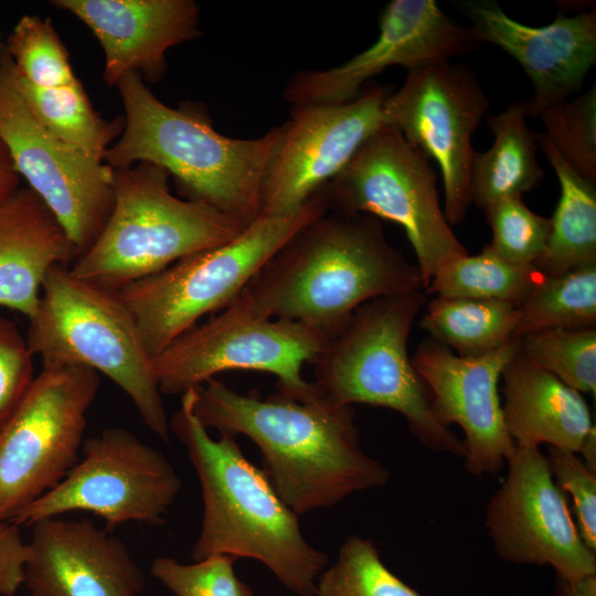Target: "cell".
<instances>
[{"mask_svg": "<svg viewBox=\"0 0 596 596\" xmlns=\"http://www.w3.org/2000/svg\"><path fill=\"white\" fill-rule=\"evenodd\" d=\"M193 411L209 429L249 438L262 471L298 517L386 485L390 471L360 446L352 406L321 395L300 401L279 392L242 394L211 379L193 389Z\"/></svg>", "mask_w": 596, "mask_h": 596, "instance_id": "obj_1", "label": "cell"}, {"mask_svg": "<svg viewBox=\"0 0 596 596\" xmlns=\"http://www.w3.org/2000/svg\"><path fill=\"white\" fill-rule=\"evenodd\" d=\"M422 289L418 266L390 244L379 219L328 211L280 248L234 301L329 340L366 301Z\"/></svg>", "mask_w": 596, "mask_h": 596, "instance_id": "obj_2", "label": "cell"}, {"mask_svg": "<svg viewBox=\"0 0 596 596\" xmlns=\"http://www.w3.org/2000/svg\"><path fill=\"white\" fill-rule=\"evenodd\" d=\"M194 391L181 395L170 430L185 446L200 481L203 520L192 560L230 555L263 563L298 596H315L328 563L308 543L299 517L279 498L262 469L242 453L236 437L210 436L193 411Z\"/></svg>", "mask_w": 596, "mask_h": 596, "instance_id": "obj_3", "label": "cell"}, {"mask_svg": "<svg viewBox=\"0 0 596 596\" xmlns=\"http://www.w3.org/2000/svg\"><path fill=\"white\" fill-rule=\"evenodd\" d=\"M125 109L119 139L104 162L113 169L158 166L172 175L187 199L205 203L245 226L262 215V184L281 136V125L258 138L217 132L200 105L169 107L138 73L116 85Z\"/></svg>", "mask_w": 596, "mask_h": 596, "instance_id": "obj_4", "label": "cell"}, {"mask_svg": "<svg viewBox=\"0 0 596 596\" xmlns=\"http://www.w3.org/2000/svg\"><path fill=\"white\" fill-rule=\"evenodd\" d=\"M425 302V294L415 290L360 306L310 363L313 384L337 405L393 409L429 450L462 458V440L435 417L429 390L407 352L413 323Z\"/></svg>", "mask_w": 596, "mask_h": 596, "instance_id": "obj_5", "label": "cell"}, {"mask_svg": "<svg viewBox=\"0 0 596 596\" xmlns=\"http://www.w3.org/2000/svg\"><path fill=\"white\" fill-rule=\"evenodd\" d=\"M169 173L140 162L114 169L109 216L70 267L77 278L119 291L178 260L237 237L247 226L198 201L174 196Z\"/></svg>", "mask_w": 596, "mask_h": 596, "instance_id": "obj_6", "label": "cell"}, {"mask_svg": "<svg viewBox=\"0 0 596 596\" xmlns=\"http://www.w3.org/2000/svg\"><path fill=\"white\" fill-rule=\"evenodd\" d=\"M29 320L28 345L42 366L78 365L104 374L131 400L143 424L170 440V421L153 374L152 359L118 291L53 267Z\"/></svg>", "mask_w": 596, "mask_h": 596, "instance_id": "obj_7", "label": "cell"}, {"mask_svg": "<svg viewBox=\"0 0 596 596\" xmlns=\"http://www.w3.org/2000/svg\"><path fill=\"white\" fill-rule=\"evenodd\" d=\"M328 212L321 192L286 215H260L237 237L178 260L118 291L153 360L204 315L228 307L299 231Z\"/></svg>", "mask_w": 596, "mask_h": 596, "instance_id": "obj_8", "label": "cell"}, {"mask_svg": "<svg viewBox=\"0 0 596 596\" xmlns=\"http://www.w3.org/2000/svg\"><path fill=\"white\" fill-rule=\"evenodd\" d=\"M320 192L328 211L364 213L403 227L425 289L441 265L468 254L445 217L430 160L392 126L373 132Z\"/></svg>", "mask_w": 596, "mask_h": 596, "instance_id": "obj_9", "label": "cell"}, {"mask_svg": "<svg viewBox=\"0 0 596 596\" xmlns=\"http://www.w3.org/2000/svg\"><path fill=\"white\" fill-rule=\"evenodd\" d=\"M328 339L299 323L258 317L236 301L196 323L152 360L161 394L182 395L225 371H259L276 376L277 391L306 401L319 394L304 379Z\"/></svg>", "mask_w": 596, "mask_h": 596, "instance_id": "obj_10", "label": "cell"}, {"mask_svg": "<svg viewBox=\"0 0 596 596\" xmlns=\"http://www.w3.org/2000/svg\"><path fill=\"white\" fill-rule=\"evenodd\" d=\"M99 383L88 368L42 366L0 430V522H12L78 461Z\"/></svg>", "mask_w": 596, "mask_h": 596, "instance_id": "obj_11", "label": "cell"}, {"mask_svg": "<svg viewBox=\"0 0 596 596\" xmlns=\"http://www.w3.org/2000/svg\"><path fill=\"white\" fill-rule=\"evenodd\" d=\"M83 457L52 490L12 522H35L83 511L110 530L127 522L162 524L182 483L167 457L121 427H109L83 444Z\"/></svg>", "mask_w": 596, "mask_h": 596, "instance_id": "obj_12", "label": "cell"}, {"mask_svg": "<svg viewBox=\"0 0 596 596\" xmlns=\"http://www.w3.org/2000/svg\"><path fill=\"white\" fill-rule=\"evenodd\" d=\"M0 142L65 231L76 257L95 241L114 201V169L52 135L20 94L11 62L0 67Z\"/></svg>", "mask_w": 596, "mask_h": 596, "instance_id": "obj_13", "label": "cell"}, {"mask_svg": "<svg viewBox=\"0 0 596 596\" xmlns=\"http://www.w3.org/2000/svg\"><path fill=\"white\" fill-rule=\"evenodd\" d=\"M489 108L480 81L467 65L443 62L407 73L386 97L383 121L439 168L444 214L461 222L471 203V175L477 151L471 137Z\"/></svg>", "mask_w": 596, "mask_h": 596, "instance_id": "obj_14", "label": "cell"}, {"mask_svg": "<svg viewBox=\"0 0 596 596\" xmlns=\"http://www.w3.org/2000/svg\"><path fill=\"white\" fill-rule=\"evenodd\" d=\"M391 92L372 83L343 104L291 106L264 174L262 215L290 214L328 184L384 125L383 104Z\"/></svg>", "mask_w": 596, "mask_h": 596, "instance_id": "obj_15", "label": "cell"}, {"mask_svg": "<svg viewBox=\"0 0 596 596\" xmlns=\"http://www.w3.org/2000/svg\"><path fill=\"white\" fill-rule=\"evenodd\" d=\"M507 465V477L485 515L499 557L513 564L547 565L563 578L596 574V551L581 538L546 456L539 447L515 445Z\"/></svg>", "mask_w": 596, "mask_h": 596, "instance_id": "obj_16", "label": "cell"}, {"mask_svg": "<svg viewBox=\"0 0 596 596\" xmlns=\"http://www.w3.org/2000/svg\"><path fill=\"white\" fill-rule=\"evenodd\" d=\"M375 42L341 65L295 74L283 91L291 106L343 104L391 66L408 72L449 62L475 51L479 42L450 19L435 0H393L379 17Z\"/></svg>", "mask_w": 596, "mask_h": 596, "instance_id": "obj_17", "label": "cell"}, {"mask_svg": "<svg viewBox=\"0 0 596 596\" xmlns=\"http://www.w3.org/2000/svg\"><path fill=\"white\" fill-rule=\"evenodd\" d=\"M518 349L514 339L488 354L462 358L428 337L411 358L437 421L462 429L464 466L472 476L498 473L515 448L503 422L499 381Z\"/></svg>", "mask_w": 596, "mask_h": 596, "instance_id": "obj_18", "label": "cell"}, {"mask_svg": "<svg viewBox=\"0 0 596 596\" xmlns=\"http://www.w3.org/2000/svg\"><path fill=\"white\" fill-rule=\"evenodd\" d=\"M478 42H488L510 54L531 79L534 94L529 106L563 103L581 89L596 62V13L558 14L543 26L523 24L509 17L493 0L458 3Z\"/></svg>", "mask_w": 596, "mask_h": 596, "instance_id": "obj_19", "label": "cell"}, {"mask_svg": "<svg viewBox=\"0 0 596 596\" xmlns=\"http://www.w3.org/2000/svg\"><path fill=\"white\" fill-rule=\"evenodd\" d=\"M32 525L23 581L30 596H142L143 573L109 530L58 517Z\"/></svg>", "mask_w": 596, "mask_h": 596, "instance_id": "obj_20", "label": "cell"}, {"mask_svg": "<svg viewBox=\"0 0 596 596\" xmlns=\"http://www.w3.org/2000/svg\"><path fill=\"white\" fill-rule=\"evenodd\" d=\"M52 3L85 23L105 54L104 81L116 86L138 73L158 82L166 74L167 51L200 35L192 0H55Z\"/></svg>", "mask_w": 596, "mask_h": 596, "instance_id": "obj_21", "label": "cell"}, {"mask_svg": "<svg viewBox=\"0 0 596 596\" xmlns=\"http://www.w3.org/2000/svg\"><path fill=\"white\" fill-rule=\"evenodd\" d=\"M75 258L65 231L32 190L0 201V307L31 318L49 272Z\"/></svg>", "mask_w": 596, "mask_h": 596, "instance_id": "obj_22", "label": "cell"}, {"mask_svg": "<svg viewBox=\"0 0 596 596\" xmlns=\"http://www.w3.org/2000/svg\"><path fill=\"white\" fill-rule=\"evenodd\" d=\"M501 379L503 422L515 445L546 444L562 451L579 453L595 428L582 393L532 362L520 347Z\"/></svg>", "mask_w": 596, "mask_h": 596, "instance_id": "obj_23", "label": "cell"}, {"mask_svg": "<svg viewBox=\"0 0 596 596\" xmlns=\"http://www.w3.org/2000/svg\"><path fill=\"white\" fill-rule=\"evenodd\" d=\"M524 100L511 103L500 114L488 116L492 146L477 152L471 175V202L480 210L507 199L522 198L544 177L538 162L539 134L525 121Z\"/></svg>", "mask_w": 596, "mask_h": 596, "instance_id": "obj_24", "label": "cell"}, {"mask_svg": "<svg viewBox=\"0 0 596 596\" xmlns=\"http://www.w3.org/2000/svg\"><path fill=\"white\" fill-rule=\"evenodd\" d=\"M538 143L558 179L561 195L545 249L533 266L556 277L596 264V188L561 158L543 132Z\"/></svg>", "mask_w": 596, "mask_h": 596, "instance_id": "obj_25", "label": "cell"}, {"mask_svg": "<svg viewBox=\"0 0 596 596\" xmlns=\"http://www.w3.org/2000/svg\"><path fill=\"white\" fill-rule=\"evenodd\" d=\"M518 307L500 300L436 296L419 326L462 358L488 354L514 340Z\"/></svg>", "mask_w": 596, "mask_h": 596, "instance_id": "obj_26", "label": "cell"}, {"mask_svg": "<svg viewBox=\"0 0 596 596\" xmlns=\"http://www.w3.org/2000/svg\"><path fill=\"white\" fill-rule=\"evenodd\" d=\"M12 72L20 94L42 126L65 143L104 161L110 142L121 134L124 121L100 118L79 81L45 88L20 76L13 65Z\"/></svg>", "mask_w": 596, "mask_h": 596, "instance_id": "obj_27", "label": "cell"}, {"mask_svg": "<svg viewBox=\"0 0 596 596\" xmlns=\"http://www.w3.org/2000/svg\"><path fill=\"white\" fill-rule=\"evenodd\" d=\"M543 278L534 266L513 264L489 244L475 256L446 262L425 290L439 297L500 300L518 307Z\"/></svg>", "mask_w": 596, "mask_h": 596, "instance_id": "obj_28", "label": "cell"}, {"mask_svg": "<svg viewBox=\"0 0 596 596\" xmlns=\"http://www.w3.org/2000/svg\"><path fill=\"white\" fill-rule=\"evenodd\" d=\"M553 328H596V264L544 276L518 306L514 339Z\"/></svg>", "mask_w": 596, "mask_h": 596, "instance_id": "obj_29", "label": "cell"}, {"mask_svg": "<svg viewBox=\"0 0 596 596\" xmlns=\"http://www.w3.org/2000/svg\"><path fill=\"white\" fill-rule=\"evenodd\" d=\"M315 596H421L382 561L373 541L350 535L336 562L324 568Z\"/></svg>", "mask_w": 596, "mask_h": 596, "instance_id": "obj_30", "label": "cell"}, {"mask_svg": "<svg viewBox=\"0 0 596 596\" xmlns=\"http://www.w3.org/2000/svg\"><path fill=\"white\" fill-rule=\"evenodd\" d=\"M526 116L539 118L543 135L561 158L581 177L596 181V86L574 100L551 106H529Z\"/></svg>", "mask_w": 596, "mask_h": 596, "instance_id": "obj_31", "label": "cell"}, {"mask_svg": "<svg viewBox=\"0 0 596 596\" xmlns=\"http://www.w3.org/2000/svg\"><path fill=\"white\" fill-rule=\"evenodd\" d=\"M522 353L579 393L596 394V328H553L519 339Z\"/></svg>", "mask_w": 596, "mask_h": 596, "instance_id": "obj_32", "label": "cell"}, {"mask_svg": "<svg viewBox=\"0 0 596 596\" xmlns=\"http://www.w3.org/2000/svg\"><path fill=\"white\" fill-rule=\"evenodd\" d=\"M17 73L39 87H60L78 81L68 54L50 19L23 15L9 38Z\"/></svg>", "mask_w": 596, "mask_h": 596, "instance_id": "obj_33", "label": "cell"}, {"mask_svg": "<svg viewBox=\"0 0 596 596\" xmlns=\"http://www.w3.org/2000/svg\"><path fill=\"white\" fill-rule=\"evenodd\" d=\"M492 231L490 245L507 260L533 266L542 256L551 221L530 210L522 198H507L483 210Z\"/></svg>", "mask_w": 596, "mask_h": 596, "instance_id": "obj_34", "label": "cell"}, {"mask_svg": "<svg viewBox=\"0 0 596 596\" xmlns=\"http://www.w3.org/2000/svg\"><path fill=\"white\" fill-rule=\"evenodd\" d=\"M236 558L213 555L183 564L173 557L152 561L150 573L175 596H255L234 572Z\"/></svg>", "mask_w": 596, "mask_h": 596, "instance_id": "obj_35", "label": "cell"}, {"mask_svg": "<svg viewBox=\"0 0 596 596\" xmlns=\"http://www.w3.org/2000/svg\"><path fill=\"white\" fill-rule=\"evenodd\" d=\"M546 459L555 483L572 498L581 538L596 551V472L573 453L549 447Z\"/></svg>", "mask_w": 596, "mask_h": 596, "instance_id": "obj_36", "label": "cell"}, {"mask_svg": "<svg viewBox=\"0 0 596 596\" xmlns=\"http://www.w3.org/2000/svg\"><path fill=\"white\" fill-rule=\"evenodd\" d=\"M34 355L14 321L0 315V430L34 380Z\"/></svg>", "mask_w": 596, "mask_h": 596, "instance_id": "obj_37", "label": "cell"}, {"mask_svg": "<svg viewBox=\"0 0 596 596\" xmlns=\"http://www.w3.org/2000/svg\"><path fill=\"white\" fill-rule=\"evenodd\" d=\"M19 526L0 522V596H13L24 581L30 551Z\"/></svg>", "mask_w": 596, "mask_h": 596, "instance_id": "obj_38", "label": "cell"}, {"mask_svg": "<svg viewBox=\"0 0 596 596\" xmlns=\"http://www.w3.org/2000/svg\"><path fill=\"white\" fill-rule=\"evenodd\" d=\"M556 596H596V574L577 578L556 576Z\"/></svg>", "mask_w": 596, "mask_h": 596, "instance_id": "obj_39", "label": "cell"}, {"mask_svg": "<svg viewBox=\"0 0 596 596\" xmlns=\"http://www.w3.org/2000/svg\"><path fill=\"white\" fill-rule=\"evenodd\" d=\"M19 174L6 148L0 142V201L18 189Z\"/></svg>", "mask_w": 596, "mask_h": 596, "instance_id": "obj_40", "label": "cell"}, {"mask_svg": "<svg viewBox=\"0 0 596 596\" xmlns=\"http://www.w3.org/2000/svg\"><path fill=\"white\" fill-rule=\"evenodd\" d=\"M583 456L584 464L594 472H596V430L595 428L584 440L579 453Z\"/></svg>", "mask_w": 596, "mask_h": 596, "instance_id": "obj_41", "label": "cell"}]
</instances>
